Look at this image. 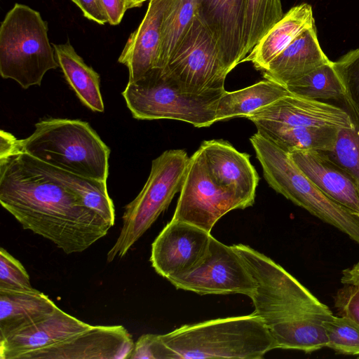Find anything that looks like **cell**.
I'll return each instance as SVG.
<instances>
[{"mask_svg": "<svg viewBox=\"0 0 359 359\" xmlns=\"http://www.w3.org/2000/svg\"><path fill=\"white\" fill-rule=\"evenodd\" d=\"M18 139L1 131L0 203L21 224L62 250L81 252L111 226L56 177L47 164L20 151Z\"/></svg>", "mask_w": 359, "mask_h": 359, "instance_id": "obj_1", "label": "cell"}, {"mask_svg": "<svg viewBox=\"0 0 359 359\" xmlns=\"http://www.w3.org/2000/svg\"><path fill=\"white\" fill-rule=\"evenodd\" d=\"M232 246L255 280L253 313L276 348L309 353L325 347L323 323L333 316L330 308L269 257L244 244Z\"/></svg>", "mask_w": 359, "mask_h": 359, "instance_id": "obj_2", "label": "cell"}, {"mask_svg": "<svg viewBox=\"0 0 359 359\" xmlns=\"http://www.w3.org/2000/svg\"><path fill=\"white\" fill-rule=\"evenodd\" d=\"M167 359H261L276 348L263 322L254 313L184 325L160 334Z\"/></svg>", "mask_w": 359, "mask_h": 359, "instance_id": "obj_3", "label": "cell"}, {"mask_svg": "<svg viewBox=\"0 0 359 359\" xmlns=\"http://www.w3.org/2000/svg\"><path fill=\"white\" fill-rule=\"evenodd\" d=\"M18 149L54 168L107 182L110 149L88 122L49 118L18 140Z\"/></svg>", "mask_w": 359, "mask_h": 359, "instance_id": "obj_4", "label": "cell"}, {"mask_svg": "<svg viewBox=\"0 0 359 359\" xmlns=\"http://www.w3.org/2000/svg\"><path fill=\"white\" fill-rule=\"evenodd\" d=\"M250 141L264 179L272 189L359 244V215L324 194L299 169L290 153L257 132Z\"/></svg>", "mask_w": 359, "mask_h": 359, "instance_id": "obj_5", "label": "cell"}, {"mask_svg": "<svg viewBox=\"0 0 359 359\" xmlns=\"http://www.w3.org/2000/svg\"><path fill=\"white\" fill-rule=\"evenodd\" d=\"M48 24L39 12L16 3L0 26V74L22 88L40 86L46 73L59 67Z\"/></svg>", "mask_w": 359, "mask_h": 359, "instance_id": "obj_6", "label": "cell"}, {"mask_svg": "<svg viewBox=\"0 0 359 359\" xmlns=\"http://www.w3.org/2000/svg\"><path fill=\"white\" fill-rule=\"evenodd\" d=\"M224 91L187 93L163 68H154L140 79L128 82L122 95L136 119H172L203 128L217 122V104Z\"/></svg>", "mask_w": 359, "mask_h": 359, "instance_id": "obj_7", "label": "cell"}, {"mask_svg": "<svg viewBox=\"0 0 359 359\" xmlns=\"http://www.w3.org/2000/svg\"><path fill=\"white\" fill-rule=\"evenodd\" d=\"M183 149H170L151 162L149 177L139 194L126 205L123 224L107 259L124 257L180 192L189 162Z\"/></svg>", "mask_w": 359, "mask_h": 359, "instance_id": "obj_8", "label": "cell"}, {"mask_svg": "<svg viewBox=\"0 0 359 359\" xmlns=\"http://www.w3.org/2000/svg\"><path fill=\"white\" fill-rule=\"evenodd\" d=\"M163 69L182 90L196 94L224 90L228 74L216 39L197 15Z\"/></svg>", "mask_w": 359, "mask_h": 359, "instance_id": "obj_9", "label": "cell"}, {"mask_svg": "<svg viewBox=\"0 0 359 359\" xmlns=\"http://www.w3.org/2000/svg\"><path fill=\"white\" fill-rule=\"evenodd\" d=\"M180 193L172 219L193 224L210 233L227 212L250 207L233 191L214 181L200 148L189 158Z\"/></svg>", "mask_w": 359, "mask_h": 359, "instance_id": "obj_10", "label": "cell"}, {"mask_svg": "<svg viewBox=\"0 0 359 359\" xmlns=\"http://www.w3.org/2000/svg\"><path fill=\"white\" fill-rule=\"evenodd\" d=\"M176 288L203 294H241L250 297L256 283L233 248L212 236L203 261L190 271L168 279Z\"/></svg>", "mask_w": 359, "mask_h": 359, "instance_id": "obj_11", "label": "cell"}, {"mask_svg": "<svg viewBox=\"0 0 359 359\" xmlns=\"http://www.w3.org/2000/svg\"><path fill=\"white\" fill-rule=\"evenodd\" d=\"M212 236L196 226L171 219L151 244L152 267L167 280L190 271L205 258Z\"/></svg>", "mask_w": 359, "mask_h": 359, "instance_id": "obj_12", "label": "cell"}, {"mask_svg": "<svg viewBox=\"0 0 359 359\" xmlns=\"http://www.w3.org/2000/svg\"><path fill=\"white\" fill-rule=\"evenodd\" d=\"M134 346L131 334L122 325H91L22 359H130Z\"/></svg>", "mask_w": 359, "mask_h": 359, "instance_id": "obj_13", "label": "cell"}, {"mask_svg": "<svg viewBox=\"0 0 359 359\" xmlns=\"http://www.w3.org/2000/svg\"><path fill=\"white\" fill-rule=\"evenodd\" d=\"M247 0H198L196 15L216 39L228 74L246 57L244 27Z\"/></svg>", "mask_w": 359, "mask_h": 359, "instance_id": "obj_14", "label": "cell"}, {"mask_svg": "<svg viewBox=\"0 0 359 359\" xmlns=\"http://www.w3.org/2000/svg\"><path fill=\"white\" fill-rule=\"evenodd\" d=\"M298 130L351 126L349 115L341 107L303 97L287 95L248 117Z\"/></svg>", "mask_w": 359, "mask_h": 359, "instance_id": "obj_15", "label": "cell"}, {"mask_svg": "<svg viewBox=\"0 0 359 359\" xmlns=\"http://www.w3.org/2000/svg\"><path fill=\"white\" fill-rule=\"evenodd\" d=\"M199 148L214 181L231 190L252 206L259 178L249 154L238 151L223 140L203 141Z\"/></svg>", "mask_w": 359, "mask_h": 359, "instance_id": "obj_16", "label": "cell"}, {"mask_svg": "<svg viewBox=\"0 0 359 359\" xmlns=\"http://www.w3.org/2000/svg\"><path fill=\"white\" fill-rule=\"evenodd\" d=\"M57 307L44 318L0 339V359H22L91 327Z\"/></svg>", "mask_w": 359, "mask_h": 359, "instance_id": "obj_17", "label": "cell"}, {"mask_svg": "<svg viewBox=\"0 0 359 359\" xmlns=\"http://www.w3.org/2000/svg\"><path fill=\"white\" fill-rule=\"evenodd\" d=\"M172 1L149 0L142 22L129 36L118 59L128 68V82H134L157 67L162 22Z\"/></svg>", "mask_w": 359, "mask_h": 359, "instance_id": "obj_18", "label": "cell"}, {"mask_svg": "<svg viewBox=\"0 0 359 359\" xmlns=\"http://www.w3.org/2000/svg\"><path fill=\"white\" fill-rule=\"evenodd\" d=\"M290 154L303 173L324 194L359 215V190L355 180L327 153L302 150Z\"/></svg>", "mask_w": 359, "mask_h": 359, "instance_id": "obj_19", "label": "cell"}, {"mask_svg": "<svg viewBox=\"0 0 359 359\" xmlns=\"http://www.w3.org/2000/svg\"><path fill=\"white\" fill-rule=\"evenodd\" d=\"M329 61L320 46L314 26L304 30L273 60L262 72L263 76L285 86Z\"/></svg>", "mask_w": 359, "mask_h": 359, "instance_id": "obj_20", "label": "cell"}, {"mask_svg": "<svg viewBox=\"0 0 359 359\" xmlns=\"http://www.w3.org/2000/svg\"><path fill=\"white\" fill-rule=\"evenodd\" d=\"M315 26L311 6L302 4L292 7L259 41L242 61L251 62L262 72L304 30Z\"/></svg>", "mask_w": 359, "mask_h": 359, "instance_id": "obj_21", "label": "cell"}, {"mask_svg": "<svg viewBox=\"0 0 359 359\" xmlns=\"http://www.w3.org/2000/svg\"><path fill=\"white\" fill-rule=\"evenodd\" d=\"M58 306L44 293L0 289V339L52 313Z\"/></svg>", "mask_w": 359, "mask_h": 359, "instance_id": "obj_22", "label": "cell"}, {"mask_svg": "<svg viewBox=\"0 0 359 359\" xmlns=\"http://www.w3.org/2000/svg\"><path fill=\"white\" fill-rule=\"evenodd\" d=\"M52 44L59 67L81 102L93 111H104L99 74L86 64L69 40Z\"/></svg>", "mask_w": 359, "mask_h": 359, "instance_id": "obj_23", "label": "cell"}, {"mask_svg": "<svg viewBox=\"0 0 359 359\" xmlns=\"http://www.w3.org/2000/svg\"><path fill=\"white\" fill-rule=\"evenodd\" d=\"M291 94L287 88L264 79L243 89L224 91L216 108V121L235 117H248L262 108Z\"/></svg>", "mask_w": 359, "mask_h": 359, "instance_id": "obj_24", "label": "cell"}, {"mask_svg": "<svg viewBox=\"0 0 359 359\" xmlns=\"http://www.w3.org/2000/svg\"><path fill=\"white\" fill-rule=\"evenodd\" d=\"M251 121L255 125L257 133L288 153L302 150L330 151L335 146L339 130L336 128L303 130L265 120L252 119Z\"/></svg>", "mask_w": 359, "mask_h": 359, "instance_id": "obj_25", "label": "cell"}, {"mask_svg": "<svg viewBox=\"0 0 359 359\" xmlns=\"http://www.w3.org/2000/svg\"><path fill=\"white\" fill-rule=\"evenodd\" d=\"M294 95L340 106L346 93L334 62L316 68L306 75L285 85Z\"/></svg>", "mask_w": 359, "mask_h": 359, "instance_id": "obj_26", "label": "cell"}, {"mask_svg": "<svg viewBox=\"0 0 359 359\" xmlns=\"http://www.w3.org/2000/svg\"><path fill=\"white\" fill-rule=\"evenodd\" d=\"M198 0H172L162 22L156 68H164L196 15Z\"/></svg>", "mask_w": 359, "mask_h": 359, "instance_id": "obj_27", "label": "cell"}, {"mask_svg": "<svg viewBox=\"0 0 359 359\" xmlns=\"http://www.w3.org/2000/svg\"><path fill=\"white\" fill-rule=\"evenodd\" d=\"M351 118V126L339 129L334 149L325 153L355 180L359 190V109L346 93L340 104Z\"/></svg>", "mask_w": 359, "mask_h": 359, "instance_id": "obj_28", "label": "cell"}, {"mask_svg": "<svg viewBox=\"0 0 359 359\" xmlns=\"http://www.w3.org/2000/svg\"><path fill=\"white\" fill-rule=\"evenodd\" d=\"M47 165L56 177L82 199L88 208L98 213L111 226H114L115 210L114 203L108 194L107 182L81 177L48 164Z\"/></svg>", "mask_w": 359, "mask_h": 359, "instance_id": "obj_29", "label": "cell"}, {"mask_svg": "<svg viewBox=\"0 0 359 359\" xmlns=\"http://www.w3.org/2000/svg\"><path fill=\"white\" fill-rule=\"evenodd\" d=\"M283 15L280 0H247L244 27L245 56Z\"/></svg>", "mask_w": 359, "mask_h": 359, "instance_id": "obj_30", "label": "cell"}, {"mask_svg": "<svg viewBox=\"0 0 359 359\" xmlns=\"http://www.w3.org/2000/svg\"><path fill=\"white\" fill-rule=\"evenodd\" d=\"M323 326L327 337L325 347L338 354L359 355V325L350 318L333 316L323 321Z\"/></svg>", "mask_w": 359, "mask_h": 359, "instance_id": "obj_31", "label": "cell"}, {"mask_svg": "<svg viewBox=\"0 0 359 359\" xmlns=\"http://www.w3.org/2000/svg\"><path fill=\"white\" fill-rule=\"evenodd\" d=\"M29 276L21 262L4 248H0V289L29 290Z\"/></svg>", "mask_w": 359, "mask_h": 359, "instance_id": "obj_32", "label": "cell"}, {"mask_svg": "<svg viewBox=\"0 0 359 359\" xmlns=\"http://www.w3.org/2000/svg\"><path fill=\"white\" fill-rule=\"evenodd\" d=\"M333 62L347 95L359 109V48L349 51Z\"/></svg>", "mask_w": 359, "mask_h": 359, "instance_id": "obj_33", "label": "cell"}, {"mask_svg": "<svg viewBox=\"0 0 359 359\" xmlns=\"http://www.w3.org/2000/svg\"><path fill=\"white\" fill-rule=\"evenodd\" d=\"M334 297V306L341 316L359 325V285L344 284Z\"/></svg>", "mask_w": 359, "mask_h": 359, "instance_id": "obj_34", "label": "cell"}, {"mask_svg": "<svg viewBox=\"0 0 359 359\" xmlns=\"http://www.w3.org/2000/svg\"><path fill=\"white\" fill-rule=\"evenodd\" d=\"M130 359H167L160 334H146L138 338Z\"/></svg>", "mask_w": 359, "mask_h": 359, "instance_id": "obj_35", "label": "cell"}, {"mask_svg": "<svg viewBox=\"0 0 359 359\" xmlns=\"http://www.w3.org/2000/svg\"><path fill=\"white\" fill-rule=\"evenodd\" d=\"M82 11L85 18L99 25L108 22V18L101 0H71Z\"/></svg>", "mask_w": 359, "mask_h": 359, "instance_id": "obj_36", "label": "cell"}, {"mask_svg": "<svg viewBox=\"0 0 359 359\" xmlns=\"http://www.w3.org/2000/svg\"><path fill=\"white\" fill-rule=\"evenodd\" d=\"M106 15L108 18V23L111 25H118L126 11L129 9L127 0H101Z\"/></svg>", "mask_w": 359, "mask_h": 359, "instance_id": "obj_37", "label": "cell"}, {"mask_svg": "<svg viewBox=\"0 0 359 359\" xmlns=\"http://www.w3.org/2000/svg\"><path fill=\"white\" fill-rule=\"evenodd\" d=\"M341 283L359 285V262L342 271Z\"/></svg>", "mask_w": 359, "mask_h": 359, "instance_id": "obj_38", "label": "cell"}, {"mask_svg": "<svg viewBox=\"0 0 359 359\" xmlns=\"http://www.w3.org/2000/svg\"><path fill=\"white\" fill-rule=\"evenodd\" d=\"M147 0H127L129 9L136 7H140L142 4Z\"/></svg>", "mask_w": 359, "mask_h": 359, "instance_id": "obj_39", "label": "cell"}, {"mask_svg": "<svg viewBox=\"0 0 359 359\" xmlns=\"http://www.w3.org/2000/svg\"></svg>", "mask_w": 359, "mask_h": 359, "instance_id": "obj_40", "label": "cell"}]
</instances>
